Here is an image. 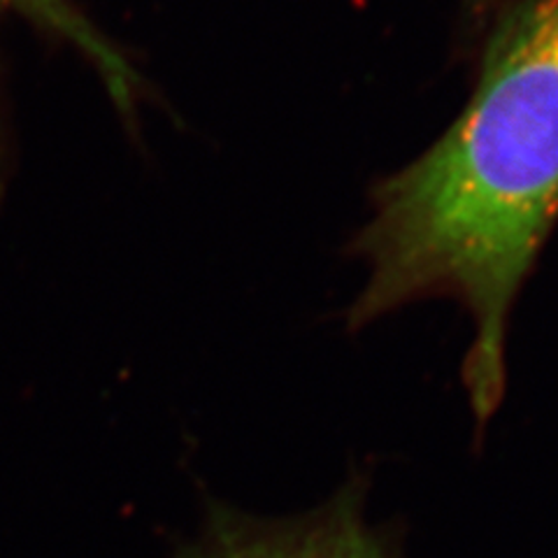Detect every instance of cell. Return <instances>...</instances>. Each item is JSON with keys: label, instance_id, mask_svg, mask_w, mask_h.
Here are the masks:
<instances>
[{"label": "cell", "instance_id": "1", "mask_svg": "<svg viewBox=\"0 0 558 558\" xmlns=\"http://www.w3.org/2000/svg\"><path fill=\"white\" fill-rule=\"evenodd\" d=\"M558 223V0H505L484 28L475 89L414 161L379 180L354 235L361 330L418 301L473 319L463 389L484 430L508 389L512 307Z\"/></svg>", "mask_w": 558, "mask_h": 558}, {"label": "cell", "instance_id": "4", "mask_svg": "<svg viewBox=\"0 0 558 558\" xmlns=\"http://www.w3.org/2000/svg\"><path fill=\"white\" fill-rule=\"evenodd\" d=\"M8 3V0H0V5ZM12 3H28L33 8H38V12H47L49 16H54V20H61L59 10L54 8V0H12Z\"/></svg>", "mask_w": 558, "mask_h": 558}, {"label": "cell", "instance_id": "2", "mask_svg": "<svg viewBox=\"0 0 558 558\" xmlns=\"http://www.w3.org/2000/svg\"><path fill=\"white\" fill-rule=\"evenodd\" d=\"M368 482L349 480L322 508L282 521L221 514L189 558H403L368 517Z\"/></svg>", "mask_w": 558, "mask_h": 558}, {"label": "cell", "instance_id": "3", "mask_svg": "<svg viewBox=\"0 0 558 558\" xmlns=\"http://www.w3.org/2000/svg\"><path fill=\"white\" fill-rule=\"evenodd\" d=\"M505 3V0H463V10H465V20L470 28H486V24L492 22V16L496 10Z\"/></svg>", "mask_w": 558, "mask_h": 558}]
</instances>
